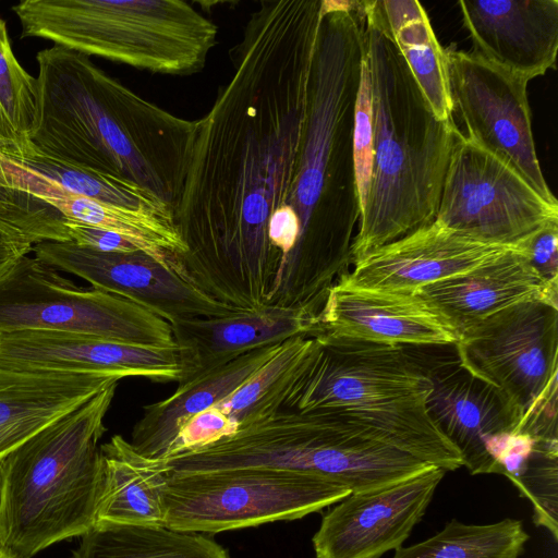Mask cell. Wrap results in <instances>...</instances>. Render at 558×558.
Returning <instances> with one entry per match:
<instances>
[{
	"label": "cell",
	"instance_id": "1",
	"mask_svg": "<svg viewBox=\"0 0 558 558\" xmlns=\"http://www.w3.org/2000/svg\"><path fill=\"white\" fill-rule=\"evenodd\" d=\"M322 0H263L229 50L233 73L196 121L174 210L175 272L235 311L271 303L284 265L269 241L291 197ZM299 220V219H298Z\"/></svg>",
	"mask_w": 558,
	"mask_h": 558
},
{
	"label": "cell",
	"instance_id": "2",
	"mask_svg": "<svg viewBox=\"0 0 558 558\" xmlns=\"http://www.w3.org/2000/svg\"><path fill=\"white\" fill-rule=\"evenodd\" d=\"M363 57L361 2L322 0L291 197L300 236L272 304L320 306L351 263L353 230L360 219L353 124Z\"/></svg>",
	"mask_w": 558,
	"mask_h": 558
},
{
	"label": "cell",
	"instance_id": "3",
	"mask_svg": "<svg viewBox=\"0 0 558 558\" xmlns=\"http://www.w3.org/2000/svg\"><path fill=\"white\" fill-rule=\"evenodd\" d=\"M36 60L31 143L53 158L136 184L174 214L196 121L138 96L83 53L53 45Z\"/></svg>",
	"mask_w": 558,
	"mask_h": 558
},
{
	"label": "cell",
	"instance_id": "4",
	"mask_svg": "<svg viewBox=\"0 0 558 558\" xmlns=\"http://www.w3.org/2000/svg\"><path fill=\"white\" fill-rule=\"evenodd\" d=\"M364 57L374 156L368 197L351 245L352 264L434 220L460 131L453 120L434 114L393 43L365 15Z\"/></svg>",
	"mask_w": 558,
	"mask_h": 558
},
{
	"label": "cell",
	"instance_id": "5",
	"mask_svg": "<svg viewBox=\"0 0 558 558\" xmlns=\"http://www.w3.org/2000/svg\"><path fill=\"white\" fill-rule=\"evenodd\" d=\"M425 366L402 345L316 333L287 409L325 411L372 438L447 471L463 466L430 420Z\"/></svg>",
	"mask_w": 558,
	"mask_h": 558
},
{
	"label": "cell",
	"instance_id": "6",
	"mask_svg": "<svg viewBox=\"0 0 558 558\" xmlns=\"http://www.w3.org/2000/svg\"><path fill=\"white\" fill-rule=\"evenodd\" d=\"M118 384L53 421L4 458L0 543L13 558H32L96 524L102 484L99 440Z\"/></svg>",
	"mask_w": 558,
	"mask_h": 558
},
{
	"label": "cell",
	"instance_id": "7",
	"mask_svg": "<svg viewBox=\"0 0 558 558\" xmlns=\"http://www.w3.org/2000/svg\"><path fill=\"white\" fill-rule=\"evenodd\" d=\"M165 461L170 473L248 466L306 473L351 493L432 466L327 412L287 408L242 422L232 436Z\"/></svg>",
	"mask_w": 558,
	"mask_h": 558
},
{
	"label": "cell",
	"instance_id": "8",
	"mask_svg": "<svg viewBox=\"0 0 558 558\" xmlns=\"http://www.w3.org/2000/svg\"><path fill=\"white\" fill-rule=\"evenodd\" d=\"M12 11L22 38L156 74L198 73L217 44V26L182 0H24Z\"/></svg>",
	"mask_w": 558,
	"mask_h": 558
},
{
	"label": "cell",
	"instance_id": "9",
	"mask_svg": "<svg viewBox=\"0 0 558 558\" xmlns=\"http://www.w3.org/2000/svg\"><path fill=\"white\" fill-rule=\"evenodd\" d=\"M350 494L316 475L270 468L170 473L162 496L165 526L202 534L295 520Z\"/></svg>",
	"mask_w": 558,
	"mask_h": 558
},
{
	"label": "cell",
	"instance_id": "10",
	"mask_svg": "<svg viewBox=\"0 0 558 558\" xmlns=\"http://www.w3.org/2000/svg\"><path fill=\"white\" fill-rule=\"evenodd\" d=\"M47 330L147 348H175L169 322L121 295L82 288L35 256L0 276V333Z\"/></svg>",
	"mask_w": 558,
	"mask_h": 558
},
{
	"label": "cell",
	"instance_id": "11",
	"mask_svg": "<svg viewBox=\"0 0 558 558\" xmlns=\"http://www.w3.org/2000/svg\"><path fill=\"white\" fill-rule=\"evenodd\" d=\"M434 221L485 242L520 247L541 227L558 221V203L545 199L506 161L459 131Z\"/></svg>",
	"mask_w": 558,
	"mask_h": 558
},
{
	"label": "cell",
	"instance_id": "12",
	"mask_svg": "<svg viewBox=\"0 0 558 558\" xmlns=\"http://www.w3.org/2000/svg\"><path fill=\"white\" fill-rule=\"evenodd\" d=\"M454 347L460 363L501 390L523 421L557 381L558 306L511 305L469 327Z\"/></svg>",
	"mask_w": 558,
	"mask_h": 558
},
{
	"label": "cell",
	"instance_id": "13",
	"mask_svg": "<svg viewBox=\"0 0 558 558\" xmlns=\"http://www.w3.org/2000/svg\"><path fill=\"white\" fill-rule=\"evenodd\" d=\"M454 110L466 136L511 166L539 195L558 203L543 175L532 132L525 78L473 52L445 48Z\"/></svg>",
	"mask_w": 558,
	"mask_h": 558
},
{
	"label": "cell",
	"instance_id": "14",
	"mask_svg": "<svg viewBox=\"0 0 558 558\" xmlns=\"http://www.w3.org/2000/svg\"><path fill=\"white\" fill-rule=\"evenodd\" d=\"M32 252L53 269L75 275L94 288L129 299L170 324L238 312L206 295L142 250L104 253L72 241H45L35 244Z\"/></svg>",
	"mask_w": 558,
	"mask_h": 558
},
{
	"label": "cell",
	"instance_id": "15",
	"mask_svg": "<svg viewBox=\"0 0 558 558\" xmlns=\"http://www.w3.org/2000/svg\"><path fill=\"white\" fill-rule=\"evenodd\" d=\"M445 474L432 465L403 481L351 493L336 502L313 536L316 558H380L401 547Z\"/></svg>",
	"mask_w": 558,
	"mask_h": 558
},
{
	"label": "cell",
	"instance_id": "16",
	"mask_svg": "<svg viewBox=\"0 0 558 558\" xmlns=\"http://www.w3.org/2000/svg\"><path fill=\"white\" fill-rule=\"evenodd\" d=\"M430 383L428 415L459 451L472 475L498 473L508 438L521 425V414L506 395L470 373L458 360L425 366Z\"/></svg>",
	"mask_w": 558,
	"mask_h": 558
},
{
	"label": "cell",
	"instance_id": "17",
	"mask_svg": "<svg viewBox=\"0 0 558 558\" xmlns=\"http://www.w3.org/2000/svg\"><path fill=\"white\" fill-rule=\"evenodd\" d=\"M515 246L485 242L432 221L383 245L338 280L356 288L415 293L488 263Z\"/></svg>",
	"mask_w": 558,
	"mask_h": 558
},
{
	"label": "cell",
	"instance_id": "18",
	"mask_svg": "<svg viewBox=\"0 0 558 558\" xmlns=\"http://www.w3.org/2000/svg\"><path fill=\"white\" fill-rule=\"evenodd\" d=\"M0 364L70 373H111L179 381L178 348H147L94 336L21 330L0 333Z\"/></svg>",
	"mask_w": 558,
	"mask_h": 558
},
{
	"label": "cell",
	"instance_id": "19",
	"mask_svg": "<svg viewBox=\"0 0 558 558\" xmlns=\"http://www.w3.org/2000/svg\"><path fill=\"white\" fill-rule=\"evenodd\" d=\"M316 333L399 345L459 341L452 326L415 293L362 289L340 280L331 286L316 316Z\"/></svg>",
	"mask_w": 558,
	"mask_h": 558
},
{
	"label": "cell",
	"instance_id": "20",
	"mask_svg": "<svg viewBox=\"0 0 558 558\" xmlns=\"http://www.w3.org/2000/svg\"><path fill=\"white\" fill-rule=\"evenodd\" d=\"M472 52L526 81L556 68L557 0H460Z\"/></svg>",
	"mask_w": 558,
	"mask_h": 558
},
{
	"label": "cell",
	"instance_id": "21",
	"mask_svg": "<svg viewBox=\"0 0 558 558\" xmlns=\"http://www.w3.org/2000/svg\"><path fill=\"white\" fill-rule=\"evenodd\" d=\"M317 313L307 307L266 305L221 317L171 323L181 377L190 380L253 350L298 336H313Z\"/></svg>",
	"mask_w": 558,
	"mask_h": 558
},
{
	"label": "cell",
	"instance_id": "22",
	"mask_svg": "<svg viewBox=\"0 0 558 558\" xmlns=\"http://www.w3.org/2000/svg\"><path fill=\"white\" fill-rule=\"evenodd\" d=\"M558 284L545 280L521 247L472 270L424 286L415 294L460 335L511 305L543 301L558 306Z\"/></svg>",
	"mask_w": 558,
	"mask_h": 558
},
{
	"label": "cell",
	"instance_id": "23",
	"mask_svg": "<svg viewBox=\"0 0 558 558\" xmlns=\"http://www.w3.org/2000/svg\"><path fill=\"white\" fill-rule=\"evenodd\" d=\"M122 376L0 364V460Z\"/></svg>",
	"mask_w": 558,
	"mask_h": 558
},
{
	"label": "cell",
	"instance_id": "24",
	"mask_svg": "<svg viewBox=\"0 0 558 558\" xmlns=\"http://www.w3.org/2000/svg\"><path fill=\"white\" fill-rule=\"evenodd\" d=\"M0 187L29 194L57 209L65 219L117 232L173 271L174 260L186 252L174 216L120 207L63 192L19 170L1 157Z\"/></svg>",
	"mask_w": 558,
	"mask_h": 558
},
{
	"label": "cell",
	"instance_id": "25",
	"mask_svg": "<svg viewBox=\"0 0 558 558\" xmlns=\"http://www.w3.org/2000/svg\"><path fill=\"white\" fill-rule=\"evenodd\" d=\"M281 343L253 350L220 367L179 383L166 399L144 405L132 429V446L144 457L163 460L169 446L191 417L233 393L256 374Z\"/></svg>",
	"mask_w": 558,
	"mask_h": 558
},
{
	"label": "cell",
	"instance_id": "26",
	"mask_svg": "<svg viewBox=\"0 0 558 558\" xmlns=\"http://www.w3.org/2000/svg\"><path fill=\"white\" fill-rule=\"evenodd\" d=\"M102 484L97 522L165 526L163 490L170 472L165 460L141 454L121 435L100 446Z\"/></svg>",
	"mask_w": 558,
	"mask_h": 558
},
{
	"label": "cell",
	"instance_id": "27",
	"mask_svg": "<svg viewBox=\"0 0 558 558\" xmlns=\"http://www.w3.org/2000/svg\"><path fill=\"white\" fill-rule=\"evenodd\" d=\"M365 16L393 43L415 83L440 121L454 111L445 48L416 0H362Z\"/></svg>",
	"mask_w": 558,
	"mask_h": 558
},
{
	"label": "cell",
	"instance_id": "28",
	"mask_svg": "<svg viewBox=\"0 0 558 558\" xmlns=\"http://www.w3.org/2000/svg\"><path fill=\"white\" fill-rule=\"evenodd\" d=\"M81 537L73 558H230L201 533L166 526L97 522Z\"/></svg>",
	"mask_w": 558,
	"mask_h": 558
},
{
	"label": "cell",
	"instance_id": "29",
	"mask_svg": "<svg viewBox=\"0 0 558 558\" xmlns=\"http://www.w3.org/2000/svg\"><path fill=\"white\" fill-rule=\"evenodd\" d=\"M0 157L63 192L120 207L174 216L168 205L141 186L53 158L32 143L20 151H0Z\"/></svg>",
	"mask_w": 558,
	"mask_h": 558
},
{
	"label": "cell",
	"instance_id": "30",
	"mask_svg": "<svg viewBox=\"0 0 558 558\" xmlns=\"http://www.w3.org/2000/svg\"><path fill=\"white\" fill-rule=\"evenodd\" d=\"M311 340L298 336L283 341L256 374L213 407L238 428L242 422L286 408Z\"/></svg>",
	"mask_w": 558,
	"mask_h": 558
},
{
	"label": "cell",
	"instance_id": "31",
	"mask_svg": "<svg viewBox=\"0 0 558 558\" xmlns=\"http://www.w3.org/2000/svg\"><path fill=\"white\" fill-rule=\"evenodd\" d=\"M520 520L466 524L456 519L434 536L399 547L393 558H519L529 539Z\"/></svg>",
	"mask_w": 558,
	"mask_h": 558
},
{
	"label": "cell",
	"instance_id": "32",
	"mask_svg": "<svg viewBox=\"0 0 558 558\" xmlns=\"http://www.w3.org/2000/svg\"><path fill=\"white\" fill-rule=\"evenodd\" d=\"M36 100V77L15 58L0 17V151H20L29 145Z\"/></svg>",
	"mask_w": 558,
	"mask_h": 558
},
{
	"label": "cell",
	"instance_id": "33",
	"mask_svg": "<svg viewBox=\"0 0 558 558\" xmlns=\"http://www.w3.org/2000/svg\"><path fill=\"white\" fill-rule=\"evenodd\" d=\"M57 235L54 216L45 203L17 191L0 196V242L34 246Z\"/></svg>",
	"mask_w": 558,
	"mask_h": 558
},
{
	"label": "cell",
	"instance_id": "34",
	"mask_svg": "<svg viewBox=\"0 0 558 558\" xmlns=\"http://www.w3.org/2000/svg\"><path fill=\"white\" fill-rule=\"evenodd\" d=\"M373 141L371 80L367 63L365 57H363L353 124V161L360 215L366 205L371 189L374 156Z\"/></svg>",
	"mask_w": 558,
	"mask_h": 558
},
{
	"label": "cell",
	"instance_id": "35",
	"mask_svg": "<svg viewBox=\"0 0 558 558\" xmlns=\"http://www.w3.org/2000/svg\"><path fill=\"white\" fill-rule=\"evenodd\" d=\"M238 430L217 408L210 407L191 417L169 446L163 460L185 454L232 436Z\"/></svg>",
	"mask_w": 558,
	"mask_h": 558
},
{
	"label": "cell",
	"instance_id": "36",
	"mask_svg": "<svg viewBox=\"0 0 558 558\" xmlns=\"http://www.w3.org/2000/svg\"><path fill=\"white\" fill-rule=\"evenodd\" d=\"M520 247L545 280L558 284V221L541 227Z\"/></svg>",
	"mask_w": 558,
	"mask_h": 558
},
{
	"label": "cell",
	"instance_id": "37",
	"mask_svg": "<svg viewBox=\"0 0 558 558\" xmlns=\"http://www.w3.org/2000/svg\"><path fill=\"white\" fill-rule=\"evenodd\" d=\"M70 239L75 244L104 253H129L140 250L121 234L65 219Z\"/></svg>",
	"mask_w": 558,
	"mask_h": 558
},
{
	"label": "cell",
	"instance_id": "38",
	"mask_svg": "<svg viewBox=\"0 0 558 558\" xmlns=\"http://www.w3.org/2000/svg\"><path fill=\"white\" fill-rule=\"evenodd\" d=\"M33 246L0 242V276L21 256L32 252Z\"/></svg>",
	"mask_w": 558,
	"mask_h": 558
},
{
	"label": "cell",
	"instance_id": "39",
	"mask_svg": "<svg viewBox=\"0 0 558 558\" xmlns=\"http://www.w3.org/2000/svg\"><path fill=\"white\" fill-rule=\"evenodd\" d=\"M0 558H13L0 543Z\"/></svg>",
	"mask_w": 558,
	"mask_h": 558
},
{
	"label": "cell",
	"instance_id": "40",
	"mask_svg": "<svg viewBox=\"0 0 558 558\" xmlns=\"http://www.w3.org/2000/svg\"><path fill=\"white\" fill-rule=\"evenodd\" d=\"M14 192H15L14 190L1 189V187H0V196L10 195V194H12V193H14Z\"/></svg>",
	"mask_w": 558,
	"mask_h": 558
},
{
	"label": "cell",
	"instance_id": "41",
	"mask_svg": "<svg viewBox=\"0 0 558 558\" xmlns=\"http://www.w3.org/2000/svg\"><path fill=\"white\" fill-rule=\"evenodd\" d=\"M3 460H0V485H1V481H2V472H3Z\"/></svg>",
	"mask_w": 558,
	"mask_h": 558
}]
</instances>
